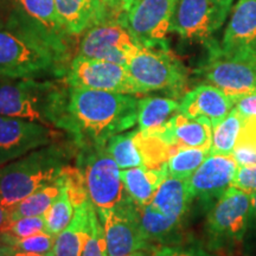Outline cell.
<instances>
[{
	"instance_id": "obj_4",
	"label": "cell",
	"mask_w": 256,
	"mask_h": 256,
	"mask_svg": "<svg viewBox=\"0 0 256 256\" xmlns=\"http://www.w3.org/2000/svg\"><path fill=\"white\" fill-rule=\"evenodd\" d=\"M68 89L66 81L58 80H2L0 115L40 122L66 134Z\"/></svg>"
},
{
	"instance_id": "obj_38",
	"label": "cell",
	"mask_w": 256,
	"mask_h": 256,
	"mask_svg": "<svg viewBox=\"0 0 256 256\" xmlns=\"http://www.w3.org/2000/svg\"><path fill=\"white\" fill-rule=\"evenodd\" d=\"M0 252H2V256H54V254L46 255V254H37V252L18 250V249L8 247V246H2V247H0Z\"/></svg>"
},
{
	"instance_id": "obj_5",
	"label": "cell",
	"mask_w": 256,
	"mask_h": 256,
	"mask_svg": "<svg viewBox=\"0 0 256 256\" xmlns=\"http://www.w3.org/2000/svg\"><path fill=\"white\" fill-rule=\"evenodd\" d=\"M252 194L232 186L210 208L206 226V248L216 256H236L250 228Z\"/></svg>"
},
{
	"instance_id": "obj_24",
	"label": "cell",
	"mask_w": 256,
	"mask_h": 256,
	"mask_svg": "<svg viewBox=\"0 0 256 256\" xmlns=\"http://www.w3.org/2000/svg\"><path fill=\"white\" fill-rule=\"evenodd\" d=\"M139 223L145 238L154 247L183 243L182 223L170 218L151 204L139 206Z\"/></svg>"
},
{
	"instance_id": "obj_40",
	"label": "cell",
	"mask_w": 256,
	"mask_h": 256,
	"mask_svg": "<svg viewBox=\"0 0 256 256\" xmlns=\"http://www.w3.org/2000/svg\"><path fill=\"white\" fill-rule=\"evenodd\" d=\"M250 228L256 229V194H252V210H250Z\"/></svg>"
},
{
	"instance_id": "obj_15",
	"label": "cell",
	"mask_w": 256,
	"mask_h": 256,
	"mask_svg": "<svg viewBox=\"0 0 256 256\" xmlns=\"http://www.w3.org/2000/svg\"><path fill=\"white\" fill-rule=\"evenodd\" d=\"M238 168L232 156H208L188 179L192 202L198 200L204 206H212L232 186Z\"/></svg>"
},
{
	"instance_id": "obj_34",
	"label": "cell",
	"mask_w": 256,
	"mask_h": 256,
	"mask_svg": "<svg viewBox=\"0 0 256 256\" xmlns=\"http://www.w3.org/2000/svg\"><path fill=\"white\" fill-rule=\"evenodd\" d=\"M151 256H216L197 243H178V244L156 246Z\"/></svg>"
},
{
	"instance_id": "obj_1",
	"label": "cell",
	"mask_w": 256,
	"mask_h": 256,
	"mask_svg": "<svg viewBox=\"0 0 256 256\" xmlns=\"http://www.w3.org/2000/svg\"><path fill=\"white\" fill-rule=\"evenodd\" d=\"M138 101L136 95L69 87L66 134L78 148L106 145L136 126Z\"/></svg>"
},
{
	"instance_id": "obj_9",
	"label": "cell",
	"mask_w": 256,
	"mask_h": 256,
	"mask_svg": "<svg viewBox=\"0 0 256 256\" xmlns=\"http://www.w3.org/2000/svg\"><path fill=\"white\" fill-rule=\"evenodd\" d=\"M235 0H178L171 31L184 40L206 44L223 26Z\"/></svg>"
},
{
	"instance_id": "obj_31",
	"label": "cell",
	"mask_w": 256,
	"mask_h": 256,
	"mask_svg": "<svg viewBox=\"0 0 256 256\" xmlns=\"http://www.w3.org/2000/svg\"><path fill=\"white\" fill-rule=\"evenodd\" d=\"M2 246L18 249V250L37 252V254H54V244H55V238L49 235L46 232H42L34 235L28 236V238H14L8 232H0Z\"/></svg>"
},
{
	"instance_id": "obj_22",
	"label": "cell",
	"mask_w": 256,
	"mask_h": 256,
	"mask_svg": "<svg viewBox=\"0 0 256 256\" xmlns=\"http://www.w3.org/2000/svg\"><path fill=\"white\" fill-rule=\"evenodd\" d=\"M150 204L170 218L182 223L192 204L188 179L168 176L160 184Z\"/></svg>"
},
{
	"instance_id": "obj_8",
	"label": "cell",
	"mask_w": 256,
	"mask_h": 256,
	"mask_svg": "<svg viewBox=\"0 0 256 256\" xmlns=\"http://www.w3.org/2000/svg\"><path fill=\"white\" fill-rule=\"evenodd\" d=\"M206 57L194 72L220 89L234 101L243 95L256 92V57L228 55L212 40L204 44Z\"/></svg>"
},
{
	"instance_id": "obj_23",
	"label": "cell",
	"mask_w": 256,
	"mask_h": 256,
	"mask_svg": "<svg viewBox=\"0 0 256 256\" xmlns=\"http://www.w3.org/2000/svg\"><path fill=\"white\" fill-rule=\"evenodd\" d=\"M168 177L165 164L159 168H148L146 166L121 170V179L127 194L139 206L150 204L156 190Z\"/></svg>"
},
{
	"instance_id": "obj_29",
	"label": "cell",
	"mask_w": 256,
	"mask_h": 256,
	"mask_svg": "<svg viewBox=\"0 0 256 256\" xmlns=\"http://www.w3.org/2000/svg\"><path fill=\"white\" fill-rule=\"evenodd\" d=\"M74 212H75V204L66 185V174H64L62 190L46 214V232L56 238L72 222Z\"/></svg>"
},
{
	"instance_id": "obj_2",
	"label": "cell",
	"mask_w": 256,
	"mask_h": 256,
	"mask_svg": "<svg viewBox=\"0 0 256 256\" xmlns=\"http://www.w3.org/2000/svg\"><path fill=\"white\" fill-rule=\"evenodd\" d=\"M70 51L10 12L0 22V81L16 78H64Z\"/></svg>"
},
{
	"instance_id": "obj_14",
	"label": "cell",
	"mask_w": 256,
	"mask_h": 256,
	"mask_svg": "<svg viewBox=\"0 0 256 256\" xmlns=\"http://www.w3.org/2000/svg\"><path fill=\"white\" fill-rule=\"evenodd\" d=\"M66 136L43 124L0 115V166Z\"/></svg>"
},
{
	"instance_id": "obj_33",
	"label": "cell",
	"mask_w": 256,
	"mask_h": 256,
	"mask_svg": "<svg viewBox=\"0 0 256 256\" xmlns=\"http://www.w3.org/2000/svg\"><path fill=\"white\" fill-rule=\"evenodd\" d=\"M42 232H46V215L10 220L2 232H8L14 238H22Z\"/></svg>"
},
{
	"instance_id": "obj_26",
	"label": "cell",
	"mask_w": 256,
	"mask_h": 256,
	"mask_svg": "<svg viewBox=\"0 0 256 256\" xmlns=\"http://www.w3.org/2000/svg\"><path fill=\"white\" fill-rule=\"evenodd\" d=\"M63 176L60 179H57L56 182H52V183H49L38 188L30 196L24 198L18 204H16L12 209L8 210L10 220L46 215L51 204L54 203V200H56V197L58 196L60 190H62Z\"/></svg>"
},
{
	"instance_id": "obj_16",
	"label": "cell",
	"mask_w": 256,
	"mask_h": 256,
	"mask_svg": "<svg viewBox=\"0 0 256 256\" xmlns=\"http://www.w3.org/2000/svg\"><path fill=\"white\" fill-rule=\"evenodd\" d=\"M220 46L228 55L256 57V0H238Z\"/></svg>"
},
{
	"instance_id": "obj_44",
	"label": "cell",
	"mask_w": 256,
	"mask_h": 256,
	"mask_svg": "<svg viewBox=\"0 0 256 256\" xmlns=\"http://www.w3.org/2000/svg\"><path fill=\"white\" fill-rule=\"evenodd\" d=\"M0 256H2V252H0Z\"/></svg>"
},
{
	"instance_id": "obj_18",
	"label": "cell",
	"mask_w": 256,
	"mask_h": 256,
	"mask_svg": "<svg viewBox=\"0 0 256 256\" xmlns=\"http://www.w3.org/2000/svg\"><path fill=\"white\" fill-rule=\"evenodd\" d=\"M234 106V101L220 89L203 83L185 92L179 102V113L192 119L204 118L210 120L214 127L230 113Z\"/></svg>"
},
{
	"instance_id": "obj_21",
	"label": "cell",
	"mask_w": 256,
	"mask_h": 256,
	"mask_svg": "<svg viewBox=\"0 0 256 256\" xmlns=\"http://www.w3.org/2000/svg\"><path fill=\"white\" fill-rule=\"evenodd\" d=\"M90 200L75 206V212L69 226L55 238L54 256H82L83 248L90 232Z\"/></svg>"
},
{
	"instance_id": "obj_27",
	"label": "cell",
	"mask_w": 256,
	"mask_h": 256,
	"mask_svg": "<svg viewBox=\"0 0 256 256\" xmlns=\"http://www.w3.org/2000/svg\"><path fill=\"white\" fill-rule=\"evenodd\" d=\"M242 118L235 107L224 119L212 127V142L209 154L232 156L242 130Z\"/></svg>"
},
{
	"instance_id": "obj_43",
	"label": "cell",
	"mask_w": 256,
	"mask_h": 256,
	"mask_svg": "<svg viewBox=\"0 0 256 256\" xmlns=\"http://www.w3.org/2000/svg\"><path fill=\"white\" fill-rule=\"evenodd\" d=\"M2 238H0V247H2Z\"/></svg>"
},
{
	"instance_id": "obj_41",
	"label": "cell",
	"mask_w": 256,
	"mask_h": 256,
	"mask_svg": "<svg viewBox=\"0 0 256 256\" xmlns=\"http://www.w3.org/2000/svg\"><path fill=\"white\" fill-rule=\"evenodd\" d=\"M124 256H151V252L139 250V252H130V254H127V255H124Z\"/></svg>"
},
{
	"instance_id": "obj_42",
	"label": "cell",
	"mask_w": 256,
	"mask_h": 256,
	"mask_svg": "<svg viewBox=\"0 0 256 256\" xmlns=\"http://www.w3.org/2000/svg\"><path fill=\"white\" fill-rule=\"evenodd\" d=\"M8 2V4H11V2H10V0H0V2Z\"/></svg>"
},
{
	"instance_id": "obj_3",
	"label": "cell",
	"mask_w": 256,
	"mask_h": 256,
	"mask_svg": "<svg viewBox=\"0 0 256 256\" xmlns=\"http://www.w3.org/2000/svg\"><path fill=\"white\" fill-rule=\"evenodd\" d=\"M78 147L60 139L0 166V204L12 209L44 185L56 182L72 166Z\"/></svg>"
},
{
	"instance_id": "obj_19",
	"label": "cell",
	"mask_w": 256,
	"mask_h": 256,
	"mask_svg": "<svg viewBox=\"0 0 256 256\" xmlns=\"http://www.w3.org/2000/svg\"><path fill=\"white\" fill-rule=\"evenodd\" d=\"M168 145L174 148H203L209 150L212 142V124L204 118L185 116L174 114L159 130H154Z\"/></svg>"
},
{
	"instance_id": "obj_7",
	"label": "cell",
	"mask_w": 256,
	"mask_h": 256,
	"mask_svg": "<svg viewBox=\"0 0 256 256\" xmlns=\"http://www.w3.org/2000/svg\"><path fill=\"white\" fill-rule=\"evenodd\" d=\"M126 69L142 94L165 92L178 96L188 84V69L168 48L140 46Z\"/></svg>"
},
{
	"instance_id": "obj_11",
	"label": "cell",
	"mask_w": 256,
	"mask_h": 256,
	"mask_svg": "<svg viewBox=\"0 0 256 256\" xmlns=\"http://www.w3.org/2000/svg\"><path fill=\"white\" fill-rule=\"evenodd\" d=\"M64 81L74 88L142 95L124 66L78 55L70 62Z\"/></svg>"
},
{
	"instance_id": "obj_36",
	"label": "cell",
	"mask_w": 256,
	"mask_h": 256,
	"mask_svg": "<svg viewBox=\"0 0 256 256\" xmlns=\"http://www.w3.org/2000/svg\"><path fill=\"white\" fill-rule=\"evenodd\" d=\"M232 186L249 194H256V165L238 166Z\"/></svg>"
},
{
	"instance_id": "obj_30",
	"label": "cell",
	"mask_w": 256,
	"mask_h": 256,
	"mask_svg": "<svg viewBox=\"0 0 256 256\" xmlns=\"http://www.w3.org/2000/svg\"><path fill=\"white\" fill-rule=\"evenodd\" d=\"M209 156V150L179 148L165 162L170 177L188 179Z\"/></svg>"
},
{
	"instance_id": "obj_25",
	"label": "cell",
	"mask_w": 256,
	"mask_h": 256,
	"mask_svg": "<svg viewBox=\"0 0 256 256\" xmlns=\"http://www.w3.org/2000/svg\"><path fill=\"white\" fill-rule=\"evenodd\" d=\"M179 112V102L170 98L147 96L138 101V128L142 130H154L162 128Z\"/></svg>"
},
{
	"instance_id": "obj_37",
	"label": "cell",
	"mask_w": 256,
	"mask_h": 256,
	"mask_svg": "<svg viewBox=\"0 0 256 256\" xmlns=\"http://www.w3.org/2000/svg\"><path fill=\"white\" fill-rule=\"evenodd\" d=\"M138 2L139 0H104L108 17L110 19H118L121 14H126Z\"/></svg>"
},
{
	"instance_id": "obj_28",
	"label": "cell",
	"mask_w": 256,
	"mask_h": 256,
	"mask_svg": "<svg viewBox=\"0 0 256 256\" xmlns=\"http://www.w3.org/2000/svg\"><path fill=\"white\" fill-rule=\"evenodd\" d=\"M136 130H127L112 136L106 144V148L120 170L144 166L142 156L136 142Z\"/></svg>"
},
{
	"instance_id": "obj_20",
	"label": "cell",
	"mask_w": 256,
	"mask_h": 256,
	"mask_svg": "<svg viewBox=\"0 0 256 256\" xmlns=\"http://www.w3.org/2000/svg\"><path fill=\"white\" fill-rule=\"evenodd\" d=\"M57 14L70 36H80L108 17L104 0H54Z\"/></svg>"
},
{
	"instance_id": "obj_10",
	"label": "cell",
	"mask_w": 256,
	"mask_h": 256,
	"mask_svg": "<svg viewBox=\"0 0 256 256\" xmlns=\"http://www.w3.org/2000/svg\"><path fill=\"white\" fill-rule=\"evenodd\" d=\"M177 2L178 0H139L118 20L139 46L168 48L166 37L171 31Z\"/></svg>"
},
{
	"instance_id": "obj_12",
	"label": "cell",
	"mask_w": 256,
	"mask_h": 256,
	"mask_svg": "<svg viewBox=\"0 0 256 256\" xmlns=\"http://www.w3.org/2000/svg\"><path fill=\"white\" fill-rule=\"evenodd\" d=\"M139 44L118 19H104L82 34L78 55L126 66Z\"/></svg>"
},
{
	"instance_id": "obj_39",
	"label": "cell",
	"mask_w": 256,
	"mask_h": 256,
	"mask_svg": "<svg viewBox=\"0 0 256 256\" xmlns=\"http://www.w3.org/2000/svg\"><path fill=\"white\" fill-rule=\"evenodd\" d=\"M8 220H10L8 210L0 204V232L5 229L6 226H8Z\"/></svg>"
},
{
	"instance_id": "obj_13",
	"label": "cell",
	"mask_w": 256,
	"mask_h": 256,
	"mask_svg": "<svg viewBox=\"0 0 256 256\" xmlns=\"http://www.w3.org/2000/svg\"><path fill=\"white\" fill-rule=\"evenodd\" d=\"M98 220L104 229L108 256H124L139 250L151 252L154 248L140 228L139 206L128 194L110 211L98 216Z\"/></svg>"
},
{
	"instance_id": "obj_6",
	"label": "cell",
	"mask_w": 256,
	"mask_h": 256,
	"mask_svg": "<svg viewBox=\"0 0 256 256\" xmlns=\"http://www.w3.org/2000/svg\"><path fill=\"white\" fill-rule=\"evenodd\" d=\"M75 166L81 172L86 191L98 216L116 206L127 194L121 170L107 152L106 145L78 148Z\"/></svg>"
},
{
	"instance_id": "obj_17",
	"label": "cell",
	"mask_w": 256,
	"mask_h": 256,
	"mask_svg": "<svg viewBox=\"0 0 256 256\" xmlns=\"http://www.w3.org/2000/svg\"><path fill=\"white\" fill-rule=\"evenodd\" d=\"M11 12L62 49L70 51V38L54 0H10Z\"/></svg>"
},
{
	"instance_id": "obj_32",
	"label": "cell",
	"mask_w": 256,
	"mask_h": 256,
	"mask_svg": "<svg viewBox=\"0 0 256 256\" xmlns=\"http://www.w3.org/2000/svg\"><path fill=\"white\" fill-rule=\"evenodd\" d=\"M82 256H108L104 229L94 206L90 211V232L83 248Z\"/></svg>"
},
{
	"instance_id": "obj_35",
	"label": "cell",
	"mask_w": 256,
	"mask_h": 256,
	"mask_svg": "<svg viewBox=\"0 0 256 256\" xmlns=\"http://www.w3.org/2000/svg\"><path fill=\"white\" fill-rule=\"evenodd\" d=\"M232 156L238 166L256 165V140L238 138Z\"/></svg>"
}]
</instances>
